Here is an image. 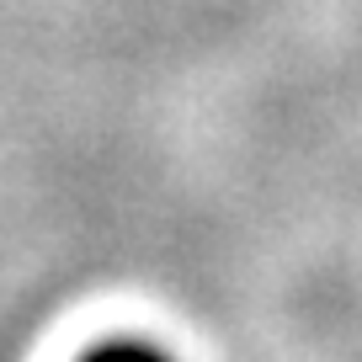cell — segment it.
<instances>
[{
  "mask_svg": "<svg viewBox=\"0 0 362 362\" xmlns=\"http://www.w3.org/2000/svg\"><path fill=\"white\" fill-rule=\"evenodd\" d=\"M86 362H165V357H160V351H149V346H128V341H123V346H102V351H90Z\"/></svg>",
  "mask_w": 362,
  "mask_h": 362,
  "instance_id": "6da1fadb",
  "label": "cell"
}]
</instances>
